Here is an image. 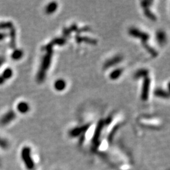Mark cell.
<instances>
[{"mask_svg": "<svg viewBox=\"0 0 170 170\" xmlns=\"http://www.w3.org/2000/svg\"><path fill=\"white\" fill-rule=\"evenodd\" d=\"M151 3L152 2L150 1H144L142 2V6L144 7V8H148Z\"/></svg>", "mask_w": 170, "mask_h": 170, "instance_id": "cell-24", "label": "cell"}, {"mask_svg": "<svg viewBox=\"0 0 170 170\" xmlns=\"http://www.w3.org/2000/svg\"><path fill=\"white\" fill-rule=\"evenodd\" d=\"M76 40L78 42H81V41H85L87 42L88 43H95V41L93 39H91V38H87V37H76Z\"/></svg>", "mask_w": 170, "mask_h": 170, "instance_id": "cell-22", "label": "cell"}, {"mask_svg": "<svg viewBox=\"0 0 170 170\" xmlns=\"http://www.w3.org/2000/svg\"><path fill=\"white\" fill-rule=\"evenodd\" d=\"M57 8V4L56 2H51L50 3L47 7H46V13L47 14H51L55 12Z\"/></svg>", "mask_w": 170, "mask_h": 170, "instance_id": "cell-11", "label": "cell"}, {"mask_svg": "<svg viewBox=\"0 0 170 170\" xmlns=\"http://www.w3.org/2000/svg\"><path fill=\"white\" fill-rule=\"evenodd\" d=\"M103 126H104V121L100 120L98 122V124L96 128L95 132L94 134L93 138V142L95 144L98 142V139L100 137V135H101L102 130L103 128Z\"/></svg>", "mask_w": 170, "mask_h": 170, "instance_id": "cell-6", "label": "cell"}, {"mask_svg": "<svg viewBox=\"0 0 170 170\" xmlns=\"http://www.w3.org/2000/svg\"><path fill=\"white\" fill-rule=\"evenodd\" d=\"M17 110L21 113H26L30 110V106L27 102H21L17 106Z\"/></svg>", "mask_w": 170, "mask_h": 170, "instance_id": "cell-8", "label": "cell"}, {"mask_svg": "<svg viewBox=\"0 0 170 170\" xmlns=\"http://www.w3.org/2000/svg\"><path fill=\"white\" fill-rule=\"evenodd\" d=\"M122 73V69H116L115 70H114L111 73L110 77L112 80H116L119 78Z\"/></svg>", "mask_w": 170, "mask_h": 170, "instance_id": "cell-17", "label": "cell"}, {"mask_svg": "<svg viewBox=\"0 0 170 170\" xmlns=\"http://www.w3.org/2000/svg\"><path fill=\"white\" fill-rule=\"evenodd\" d=\"M5 80L3 78L2 76V75L0 76V84H3L5 83Z\"/></svg>", "mask_w": 170, "mask_h": 170, "instance_id": "cell-27", "label": "cell"}, {"mask_svg": "<svg viewBox=\"0 0 170 170\" xmlns=\"http://www.w3.org/2000/svg\"><path fill=\"white\" fill-rule=\"evenodd\" d=\"M5 62V58L2 56H0V67L2 66V64L4 63Z\"/></svg>", "mask_w": 170, "mask_h": 170, "instance_id": "cell-26", "label": "cell"}, {"mask_svg": "<svg viewBox=\"0 0 170 170\" xmlns=\"http://www.w3.org/2000/svg\"><path fill=\"white\" fill-rule=\"evenodd\" d=\"M148 74H149V71H148V69H140V70H139L136 72L134 77H135V78H136V79L141 78H142V77H144V78H145V77L148 76Z\"/></svg>", "mask_w": 170, "mask_h": 170, "instance_id": "cell-13", "label": "cell"}, {"mask_svg": "<svg viewBox=\"0 0 170 170\" xmlns=\"http://www.w3.org/2000/svg\"><path fill=\"white\" fill-rule=\"evenodd\" d=\"M21 158L28 170H33L35 168V163L31 154V149L29 147L25 146L21 151Z\"/></svg>", "mask_w": 170, "mask_h": 170, "instance_id": "cell-2", "label": "cell"}, {"mask_svg": "<svg viewBox=\"0 0 170 170\" xmlns=\"http://www.w3.org/2000/svg\"><path fill=\"white\" fill-rule=\"evenodd\" d=\"M45 49L47 50V53H46L45 55L44 56L40 69L39 71H38V73L37 76V81L39 83H42L45 80L46 72H47V69L50 66L52 57V47L46 45Z\"/></svg>", "mask_w": 170, "mask_h": 170, "instance_id": "cell-1", "label": "cell"}, {"mask_svg": "<svg viewBox=\"0 0 170 170\" xmlns=\"http://www.w3.org/2000/svg\"><path fill=\"white\" fill-rule=\"evenodd\" d=\"M121 59H122V58L120 56H117V57H113L112 59L108 60L106 63L105 64V66L104 67L105 68H108V67H109L110 66H113V65H115L116 64L119 63V62L121 61Z\"/></svg>", "mask_w": 170, "mask_h": 170, "instance_id": "cell-10", "label": "cell"}, {"mask_svg": "<svg viewBox=\"0 0 170 170\" xmlns=\"http://www.w3.org/2000/svg\"><path fill=\"white\" fill-rule=\"evenodd\" d=\"M15 117H16V113L12 110H10L6 113L2 117V119H0V124L5 126L13 120Z\"/></svg>", "mask_w": 170, "mask_h": 170, "instance_id": "cell-5", "label": "cell"}, {"mask_svg": "<svg viewBox=\"0 0 170 170\" xmlns=\"http://www.w3.org/2000/svg\"><path fill=\"white\" fill-rule=\"evenodd\" d=\"M24 56V52L21 49H15L11 54V58L15 60L20 59Z\"/></svg>", "mask_w": 170, "mask_h": 170, "instance_id": "cell-12", "label": "cell"}, {"mask_svg": "<svg viewBox=\"0 0 170 170\" xmlns=\"http://www.w3.org/2000/svg\"><path fill=\"white\" fill-rule=\"evenodd\" d=\"M150 84H151V80L149 78H148V76L145 77L143 81V84H142V95H141V98L144 100H148V96H149V91L150 88Z\"/></svg>", "mask_w": 170, "mask_h": 170, "instance_id": "cell-4", "label": "cell"}, {"mask_svg": "<svg viewBox=\"0 0 170 170\" xmlns=\"http://www.w3.org/2000/svg\"><path fill=\"white\" fill-rule=\"evenodd\" d=\"M129 34L132 36L134 37H136V38H139L142 40V42H143V45H145L147 41L149 39V35L145 33V32H143L142 31L138 30L137 28H130L129 30Z\"/></svg>", "mask_w": 170, "mask_h": 170, "instance_id": "cell-3", "label": "cell"}, {"mask_svg": "<svg viewBox=\"0 0 170 170\" xmlns=\"http://www.w3.org/2000/svg\"><path fill=\"white\" fill-rule=\"evenodd\" d=\"M154 95L156 96L163 98H168L169 97V94L166 91L162 89H157L154 91Z\"/></svg>", "mask_w": 170, "mask_h": 170, "instance_id": "cell-14", "label": "cell"}, {"mask_svg": "<svg viewBox=\"0 0 170 170\" xmlns=\"http://www.w3.org/2000/svg\"><path fill=\"white\" fill-rule=\"evenodd\" d=\"M13 71L11 68H6L2 74V77L6 80L11 78L13 76Z\"/></svg>", "mask_w": 170, "mask_h": 170, "instance_id": "cell-16", "label": "cell"}, {"mask_svg": "<svg viewBox=\"0 0 170 170\" xmlns=\"http://www.w3.org/2000/svg\"><path fill=\"white\" fill-rule=\"evenodd\" d=\"M90 126L88 124L83 126L80 127H76L73 129L70 132H69V135L71 137H78L79 135L81 134L83 132H85L88 128Z\"/></svg>", "mask_w": 170, "mask_h": 170, "instance_id": "cell-7", "label": "cell"}, {"mask_svg": "<svg viewBox=\"0 0 170 170\" xmlns=\"http://www.w3.org/2000/svg\"><path fill=\"white\" fill-rule=\"evenodd\" d=\"M144 14L145 15V16L147 17H148L149 18H150L151 20H152L153 21H156V16L148 8H144Z\"/></svg>", "mask_w": 170, "mask_h": 170, "instance_id": "cell-19", "label": "cell"}, {"mask_svg": "<svg viewBox=\"0 0 170 170\" xmlns=\"http://www.w3.org/2000/svg\"><path fill=\"white\" fill-rule=\"evenodd\" d=\"M66 83L64 80L59 79L57 80L54 83V88L57 91H63L66 88Z\"/></svg>", "mask_w": 170, "mask_h": 170, "instance_id": "cell-9", "label": "cell"}, {"mask_svg": "<svg viewBox=\"0 0 170 170\" xmlns=\"http://www.w3.org/2000/svg\"><path fill=\"white\" fill-rule=\"evenodd\" d=\"M8 146H9V144L7 142V141L2 137H0V148L6 149L8 148Z\"/></svg>", "mask_w": 170, "mask_h": 170, "instance_id": "cell-23", "label": "cell"}, {"mask_svg": "<svg viewBox=\"0 0 170 170\" xmlns=\"http://www.w3.org/2000/svg\"><path fill=\"white\" fill-rule=\"evenodd\" d=\"M157 40L160 44H163L166 41V35L163 31H159L156 35Z\"/></svg>", "mask_w": 170, "mask_h": 170, "instance_id": "cell-18", "label": "cell"}, {"mask_svg": "<svg viewBox=\"0 0 170 170\" xmlns=\"http://www.w3.org/2000/svg\"><path fill=\"white\" fill-rule=\"evenodd\" d=\"M13 26L12 23L10 21H5L0 23V30L11 28Z\"/></svg>", "mask_w": 170, "mask_h": 170, "instance_id": "cell-21", "label": "cell"}, {"mask_svg": "<svg viewBox=\"0 0 170 170\" xmlns=\"http://www.w3.org/2000/svg\"><path fill=\"white\" fill-rule=\"evenodd\" d=\"M65 42H66V40L64 39V38H56V39H54V40H53L50 44H49L47 45L50 46V47H52V46L56 45V44L59 45H62L64 44Z\"/></svg>", "mask_w": 170, "mask_h": 170, "instance_id": "cell-15", "label": "cell"}, {"mask_svg": "<svg viewBox=\"0 0 170 170\" xmlns=\"http://www.w3.org/2000/svg\"><path fill=\"white\" fill-rule=\"evenodd\" d=\"M15 38H16V34H15V30L11 28L10 31V45L11 47L14 48L15 46Z\"/></svg>", "mask_w": 170, "mask_h": 170, "instance_id": "cell-20", "label": "cell"}, {"mask_svg": "<svg viewBox=\"0 0 170 170\" xmlns=\"http://www.w3.org/2000/svg\"><path fill=\"white\" fill-rule=\"evenodd\" d=\"M6 34H3V33H0V41H2L6 37Z\"/></svg>", "mask_w": 170, "mask_h": 170, "instance_id": "cell-25", "label": "cell"}]
</instances>
